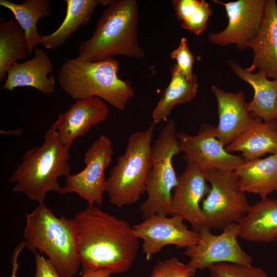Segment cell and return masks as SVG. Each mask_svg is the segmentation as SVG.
Here are the masks:
<instances>
[{
    "mask_svg": "<svg viewBox=\"0 0 277 277\" xmlns=\"http://www.w3.org/2000/svg\"><path fill=\"white\" fill-rule=\"evenodd\" d=\"M118 68L113 58L95 62L68 58L58 69V78L62 89L71 97H97L123 111L134 90L129 81L118 77Z\"/></svg>",
    "mask_w": 277,
    "mask_h": 277,
    "instance_id": "obj_5",
    "label": "cell"
},
{
    "mask_svg": "<svg viewBox=\"0 0 277 277\" xmlns=\"http://www.w3.org/2000/svg\"><path fill=\"white\" fill-rule=\"evenodd\" d=\"M108 113L107 105L99 97L78 100L67 110L59 114L51 125L61 142L71 146L75 139L85 135L92 127L104 122Z\"/></svg>",
    "mask_w": 277,
    "mask_h": 277,
    "instance_id": "obj_15",
    "label": "cell"
},
{
    "mask_svg": "<svg viewBox=\"0 0 277 277\" xmlns=\"http://www.w3.org/2000/svg\"><path fill=\"white\" fill-rule=\"evenodd\" d=\"M0 5L10 10L15 19L25 32L30 56L40 44L41 35L37 30V22L47 17L51 13L48 0H24L16 4L9 0H0Z\"/></svg>",
    "mask_w": 277,
    "mask_h": 277,
    "instance_id": "obj_26",
    "label": "cell"
},
{
    "mask_svg": "<svg viewBox=\"0 0 277 277\" xmlns=\"http://www.w3.org/2000/svg\"><path fill=\"white\" fill-rule=\"evenodd\" d=\"M24 241L34 253L45 254L61 277H73L81 263L72 219L58 217L44 203L25 214Z\"/></svg>",
    "mask_w": 277,
    "mask_h": 277,
    "instance_id": "obj_4",
    "label": "cell"
},
{
    "mask_svg": "<svg viewBox=\"0 0 277 277\" xmlns=\"http://www.w3.org/2000/svg\"><path fill=\"white\" fill-rule=\"evenodd\" d=\"M210 189L204 171L187 162L172 192L169 215L187 221L198 232L206 226L200 202Z\"/></svg>",
    "mask_w": 277,
    "mask_h": 277,
    "instance_id": "obj_14",
    "label": "cell"
},
{
    "mask_svg": "<svg viewBox=\"0 0 277 277\" xmlns=\"http://www.w3.org/2000/svg\"><path fill=\"white\" fill-rule=\"evenodd\" d=\"M171 3L182 28L196 35L207 28L208 21L213 13L208 2L204 0H173Z\"/></svg>",
    "mask_w": 277,
    "mask_h": 277,
    "instance_id": "obj_27",
    "label": "cell"
},
{
    "mask_svg": "<svg viewBox=\"0 0 277 277\" xmlns=\"http://www.w3.org/2000/svg\"><path fill=\"white\" fill-rule=\"evenodd\" d=\"M195 270L173 256L159 261L154 266L150 277H193Z\"/></svg>",
    "mask_w": 277,
    "mask_h": 277,
    "instance_id": "obj_29",
    "label": "cell"
},
{
    "mask_svg": "<svg viewBox=\"0 0 277 277\" xmlns=\"http://www.w3.org/2000/svg\"><path fill=\"white\" fill-rule=\"evenodd\" d=\"M32 58L12 65L7 71L3 89L12 92L21 87H31L48 94L54 92L55 80L51 59L44 50L36 48Z\"/></svg>",
    "mask_w": 277,
    "mask_h": 277,
    "instance_id": "obj_17",
    "label": "cell"
},
{
    "mask_svg": "<svg viewBox=\"0 0 277 277\" xmlns=\"http://www.w3.org/2000/svg\"><path fill=\"white\" fill-rule=\"evenodd\" d=\"M229 152H241L245 160L259 159L266 153H277V122H264L255 117L236 139L227 145Z\"/></svg>",
    "mask_w": 277,
    "mask_h": 277,
    "instance_id": "obj_21",
    "label": "cell"
},
{
    "mask_svg": "<svg viewBox=\"0 0 277 277\" xmlns=\"http://www.w3.org/2000/svg\"><path fill=\"white\" fill-rule=\"evenodd\" d=\"M204 172L210 184L201 206L206 226L223 230L230 224L238 223L250 206L238 176L234 171L207 170Z\"/></svg>",
    "mask_w": 277,
    "mask_h": 277,
    "instance_id": "obj_8",
    "label": "cell"
},
{
    "mask_svg": "<svg viewBox=\"0 0 277 277\" xmlns=\"http://www.w3.org/2000/svg\"><path fill=\"white\" fill-rule=\"evenodd\" d=\"M276 192H277V189H276Z\"/></svg>",
    "mask_w": 277,
    "mask_h": 277,
    "instance_id": "obj_34",
    "label": "cell"
},
{
    "mask_svg": "<svg viewBox=\"0 0 277 277\" xmlns=\"http://www.w3.org/2000/svg\"><path fill=\"white\" fill-rule=\"evenodd\" d=\"M170 57L176 61L180 70L188 80H190L194 75L192 69L194 58L185 37L181 38L177 47L171 52Z\"/></svg>",
    "mask_w": 277,
    "mask_h": 277,
    "instance_id": "obj_30",
    "label": "cell"
},
{
    "mask_svg": "<svg viewBox=\"0 0 277 277\" xmlns=\"http://www.w3.org/2000/svg\"><path fill=\"white\" fill-rule=\"evenodd\" d=\"M70 147L61 142L51 125L43 144L25 152L9 178V182L15 184L12 191L24 193L39 204L44 203L48 192L58 193L61 186L58 179L70 174Z\"/></svg>",
    "mask_w": 277,
    "mask_h": 277,
    "instance_id": "obj_3",
    "label": "cell"
},
{
    "mask_svg": "<svg viewBox=\"0 0 277 277\" xmlns=\"http://www.w3.org/2000/svg\"><path fill=\"white\" fill-rule=\"evenodd\" d=\"M72 222L83 270L106 269L121 273L130 268L140 246L127 221L88 205Z\"/></svg>",
    "mask_w": 277,
    "mask_h": 277,
    "instance_id": "obj_1",
    "label": "cell"
},
{
    "mask_svg": "<svg viewBox=\"0 0 277 277\" xmlns=\"http://www.w3.org/2000/svg\"><path fill=\"white\" fill-rule=\"evenodd\" d=\"M216 100L219 123L214 127V136L224 145L236 139L252 123L254 117L249 111L243 91L226 92L218 86H211Z\"/></svg>",
    "mask_w": 277,
    "mask_h": 277,
    "instance_id": "obj_16",
    "label": "cell"
},
{
    "mask_svg": "<svg viewBox=\"0 0 277 277\" xmlns=\"http://www.w3.org/2000/svg\"><path fill=\"white\" fill-rule=\"evenodd\" d=\"M211 277H268L261 267L232 263L214 264L209 269Z\"/></svg>",
    "mask_w": 277,
    "mask_h": 277,
    "instance_id": "obj_28",
    "label": "cell"
},
{
    "mask_svg": "<svg viewBox=\"0 0 277 277\" xmlns=\"http://www.w3.org/2000/svg\"><path fill=\"white\" fill-rule=\"evenodd\" d=\"M155 214L132 226L134 235L143 240V252L147 260L167 245L187 248L199 241V232L189 229L183 220L176 216Z\"/></svg>",
    "mask_w": 277,
    "mask_h": 277,
    "instance_id": "obj_13",
    "label": "cell"
},
{
    "mask_svg": "<svg viewBox=\"0 0 277 277\" xmlns=\"http://www.w3.org/2000/svg\"><path fill=\"white\" fill-rule=\"evenodd\" d=\"M30 56L25 32L15 19L0 18V81L18 61Z\"/></svg>",
    "mask_w": 277,
    "mask_h": 277,
    "instance_id": "obj_25",
    "label": "cell"
},
{
    "mask_svg": "<svg viewBox=\"0 0 277 277\" xmlns=\"http://www.w3.org/2000/svg\"><path fill=\"white\" fill-rule=\"evenodd\" d=\"M91 37L81 42L77 58L95 62L117 55L142 58L137 37L139 20L135 0H109Z\"/></svg>",
    "mask_w": 277,
    "mask_h": 277,
    "instance_id": "obj_2",
    "label": "cell"
},
{
    "mask_svg": "<svg viewBox=\"0 0 277 277\" xmlns=\"http://www.w3.org/2000/svg\"><path fill=\"white\" fill-rule=\"evenodd\" d=\"M170 81L152 112V123L155 125L166 122L175 106L191 101L197 92L198 84L195 74L188 80L176 63L170 68Z\"/></svg>",
    "mask_w": 277,
    "mask_h": 277,
    "instance_id": "obj_24",
    "label": "cell"
},
{
    "mask_svg": "<svg viewBox=\"0 0 277 277\" xmlns=\"http://www.w3.org/2000/svg\"><path fill=\"white\" fill-rule=\"evenodd\" d=\"M232 71L248 83L254 90L252 100L247 103L249 111L264 122H277V80H270L259 71H248L232 60H228Z\"/></svg>",
    "mask_w": 277,
    "mask_h": 277,
    "instance_id": "obj_19",
    "label": "cell"
},
{
    "mask_svg": "<svg viewBox=\"0 0 277 277\" xmlns=\"http://www.w3.org/2000/svg\"><path fill=\"white\" fill-rule=\"evenodd\" d=\"M35 270L33 277H61L48 259L39 253H35Z\"/></svg>",
    "mask_w": 277,
    "mask_h": 277,
    "instance_id": "obj_31",
    "label": "cell"
},
{
    "mask_svg": "<svg viewBox=\"0 0 277 277\" xmlns=\"http://www.w3.org/2000/svg\"><path fill=\"white\" fill-rule=\"evenodd\" d=\"M109 0H65L66 12L61 25L53 32L41 35L40 44L48 49L57 48L81 27L89 21L98 5L106 6Z\"/></svg>",
    "mask_w": 277,
    "mask_h": 277,
    "instance_id": "obj_23",
    "label": "cell"
},
{
    "mask_svg": "<svg viewBox=\"0 0 277 277\" xmlns=\"http://www.w3.org/2000/svg\"><path fill=\"white\" fill-rule=\"evenodd\" d=\"M234 172L245 192L265 198L277 189V153L263 159L245 160Z\"/></svg>",
    "mask_w": 277,
    "mask_h": 277,
    "instance_id": "obj_22",
    "label": "cell"
},
{
    "mask_svg": "<svg viewBox=\"0 0 277 277\" xmlns=\"http://www.w3.org/2000/svg\"><path fill=\"white\" fill-rule=\"evenodd\" d=\"M214 128L212 125L203 123L195 135L177 133L184 159L203 171H234L245 160L226 150L214 136Z\"/></svg>",
    "mask_w": 277,
    "mask_h": 277,
    "instance_id": "obj_12",
    "label": "cell"
},
{
    "mask_svg": "<svg viewBox=\"0 0 277 277\" xmlns=\"http://www.w3.org/2000/svg\"><path fill=\"white\" fill-rule=\"evenodd\" d=\"M155 125L131 133L123 154L117 159L106 179L105 192L110 203L118 208L137 202L146 192L149 180Z\"/></svg>",
    "mask_w": 277,
    "mask_h": 277,
    "instance_id": "obj_6",
    "label": "cell"
},
{
    "mask_svg": "<svg viewBox=\"0 0 277 277\" xmlns=\"http://www.w3.org/2000/svg\"><path fill=\"white\" fill-rule=\"evenodd\" d=\"M26 247L24 241L20 243L14 249L11 259L12 266V272L10 277H16V272L19 267L18 258L23 249Z\"/></svg>",
    "mask_w": 277,
    "mask_h": 277,
    "instance_id": "obj_32",
    "label": "cell"
},
{
    "mask_svg": "<svg viewBox=\"0 0 277 277\" xmlns=\"http://www.w3.org/2000/svg\"><path fill=\"white\" fill-rule=\"evenodd\" d=\"M113 153L111 139L101 135L84 154L85 168L76 174L67 175L58 194L75 193L89 205L102 206L106 182L105 171L111 163Z\"/></svg>",
    "mask_w": 277,
    "mask_h": 277,
    "instance_id": "obj_9",
    "label": "cell"
},
{
    "mask_svg": "<svg viewBox=\"0 0 277 277\" xmlns=\"http://www.w3.org/2000/svg\"><path fill=\"white\" fill-rule=\"evenodd\" d=\"M152 150L147 197L139 207L143 219L155 214L169 215L172 192L178 181L173 159L182 152L173 119L166 122Z\"/></svg>",
    "mask_w": 277,
    "mask_h": 277,
    "instance_id": "obj_7",
    "label": "cell"
},
{
    "mask_svg": "<svg viewBox=\"0 0 277 277\" xmlns=\"http://www.w3.org/2000/svg\"><path fill=\"white\" fill-rule=\"evenodd\" d=\"M198 232L199 242L185 248L184 252L190 258L187 264L191 268L202 270L221 263L252 265V257L243 250L238 242V223L228 225L219 234H213L207 226Z\"/></svg>",
    "mask_w": 277,
    "mask_h": 277,
    "instance_id": "obj_10",
    "label": "cell"
},
{
    "mask_svg": "<svg viewBox=\"0 0 277 277\" xmlns=\"http://www.w3.org/2000/svg\"><path fill=\"white\" fill-rule=\"evenodd\" d=\"M82 274L80 277H109L112 272L106 269L83 270Z\"/></svg>",
    "mask_w": 277,
    "mask_h": 277,
    "instance_id": "obj_33",
    "label": "cell"
},
{
    "mask_svg": "<svg viewBox=\"0 0 277 277\" xmlns=\"http://www.w3.org/2000/svg\"><path fill=\"white\" fill-rule=\"evenodd\" d=\"M253 53L249 72L258 70L266 76L277 80V4L265 0L264 16L261 28L249 46Z\"/></svg>",
    "mask_w": 277,
    "mask_h": 277,
    "instance_id": "obj_18",
    "label": "cell"
},
{
    "mask_svg": "<svg viewBox=\"0 0 277 277\" xmlns=\"http://www.w3.org/2000/svg\"><path fill=\"white\" fill-rule=\"evenodd\" d=\"M225 7L228 22L226 28L208 35L211 43L220 46L235 44L238 49L249 48L262 24L265 0H238L227 3L214 0Z\"/></svg>",
    "mask_w": 277,
    "mask_h": 277,
    "instance_id": "obj_11",
    "label": "cell"
},
{
    "mask_svg": "<svg viewBox=\"0 0 277 277\" xmlns=\"http://www.w3.org/2000/svg\"><path fill=\"white\" fill-rule=\"evenodd\" d=\"M239 235L249 242L268 243L277 241V199H261L250 207L238 223Z\"/></svg>",
    "mask_w": 277,
    "mask_h": 277,
    "instance_id": "obj_20",
    "label": "cell"
}]
</instances>
